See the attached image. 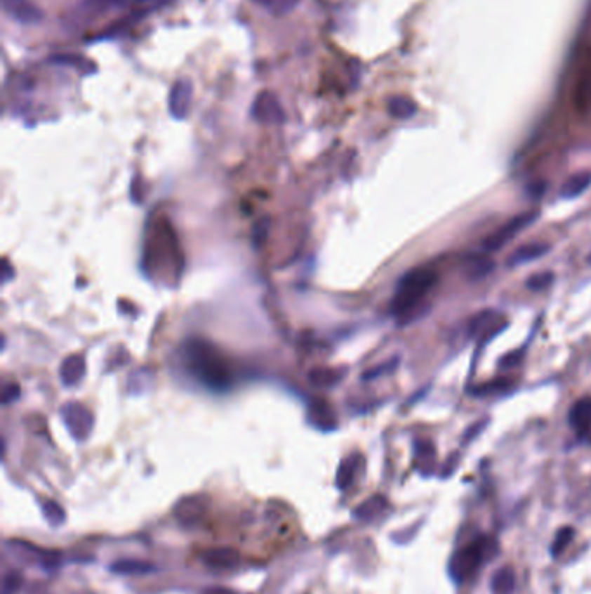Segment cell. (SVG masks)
<instances>
[{
  "label": "cell",
  "mask_w": 591,
  "mask_h": 594,
  "mask_svg": "<svg viewBox=\"0 0 591 594\" xmlns=\"http://www.w3.org/2000/svg\"><path fill=\"white\" fill-rule=\"evenodd\" d=\"M142 271L154 282L175 285L182 276L184 256L175 230L167 217H160L150 226L142 249Z\"/></svg>",
  "instance_id": "obj_1"
},
{
  "label": "cell",
  "mask_w": 591,
  "mask_h": 594,
  "mask_svg": "<svg viewBox=\"0 0 591 594\" xmlns=\"http://www.w3.org/2000/svg\"><path fill=\"white\" fill-rule=\"evenodd\" d=\"M182 360L186 370L205 387L225 391L232 385V372L223 353L205 339L193 337L184 342Z\"/></svg>",
  "instance_id": "obj_2"
},
{
  "label": "cell",
  "mask_w": 591,
  "mask_h": 594,
  "mask_svg": "<svg viewBox=\"0 0 591 594\" xmlns=\"http://www.w3.org/2000/svg\"><path fill=\"white\" fill-rule=\"evenodd\" d=\"M435 280H437L435 271L427 268H416L406 273L397 283L392 304H390V313L399 318H408L422 304L423 299L435 285Z\"/></svg>",
  "instance_id": "obj_3"
},
{
  "label": "cell",
  "mask_w": 591,
  "mask_h": 594,
  "mask_svg": "<svg viewBox=\"0 0 591 594\" xmlns=\"http://www.w3.org/2000/svg\"><path fill=\"white\" fill-rule=\"evenodd\" d=\"M164 2L165 0H80L68 14V18L73 27L80 28L88 23H95L112 13H120V11H128V13L147 11L150 13Z\"/></svg>",
  "instance_id": "obj_4"
},
{
  "label": "cell",
  "mask_w": 591,
  "mask_h": 594,
  "mask_svg": "<svg viewBox=\"0 0 591 594\" xmlns=\"http://www.w3.org/2000/svg\"><path fill=\"white\" fill-rule=\"evenodd\" d=\"M489 538H480L474 544L461 548L453 555L449 562V574L456 582H463L470 579L472 575L477 572L480 563L486 560L487 549L486 545L489 544Z\"/></svg>",
  "instance_id": "obj_5"
},
{
  "label": "cell",
  "mask_w": 591,
  "mask_h": 594,
  "mask_svg": "<svg viewBox=\"0 0 591 594\" xmlns=\"http://www.w3.org/2000/svg\"><path fill=\"white\" fill-rule=\"evenodd\" d=\"M539 217L538 210H529V212H522L519 216L512 217L508 223H505L500 230L494 231L493 235H489L486 240H484L482 247L487 252H494V250H500L501 247H505L510 240H513L519 233H522L527 226L534 223Z\"/></svg>",
  "instance_id": "obj_6"
},
{
  "label": "cell",
  "mask_w": 591,
  "mask_h": 594,
  "mask_svg": "<svg viewBox=\"0 0 591 594\" xmlns=\"http://www.w3.org/2000/svg\"><path fill=\"white\" fill-rule=\"evenodd\" d=\"M61 417L69 434L77 441H84L91 437L92 430H94V414L84 403H79V401L65 403L61 408Z\"/></svg>",
  "instance_id": "obj_7"
},
{
  "label": "cell",
  "mask_w": 591,
  "mask_h": 594,
  "mask_svg": "<svg viewBox=\"0 0 591 594\" xmlns=\"http://www.w3.org/2000/svg\"><path fill=\"white\" fill-rule=\"evenodd\" d=\"M252 117L258 124L278 125L283 124L286 115L281 106V101L272 91H262L255 96L252 105Z\"/></svg>",
  "instance_id": "obj_8"
},
{
  "label": "cell",
  "mask_w": 591,
  "mask_h": 594,
  "mask_svg": "<svg viewBox=\"0 0 591 594\" xmlns=\"http://www.w3.org/2000/svg\"><path fill=\"white\" fill-rule=\"evenodd\" d=\"M193 84L187 79L175 80L168 94V112L175 120H184L191 112Z\"/></svg>",
  "instance_id": "obj_9"
},
{
  "label": "cell",
  "mask_w": 591,
  "mask_h": 594,
  "mask_svg": "<svg viewBox=\"0 0 591 594\" xmlns=\"http://www.w3.org/2000/svg\"><path fill=\"white\" fill-rule=\"evenodd\" d=\"M206 511H208V503L205 497L193 496L180 499L173 508V515H175L177 522L184 527H194L205 518Z\"/></svg>",
  "instance_id": "obj_10"
},
{
  "label": "cell",
  "mask_w": 591,
  "mask_h": 594,
  "mask_svg": "<svg viewBox=\"0 0 591 594\" xmlns=\"http://www.w3.org/2000/svg\"><path fill=\"white\" fill-rule=\"evenodd\" d=\"M307 420L319 431L337 430V415H335L333 407L323 398L310 401L307 407Z\"/></svg>",
  "instance_id": "obj_11"
},
{
  "label": "cell",
  "mask_w": 591,
  "mask_h": 594,
  "mask_svg": "<svg viewBox=\"0 0 591 594\" xmlns=\"http://www.w3.org/2000/svg\"><path fill=\"white\" fill-rule=\"evenodd\" d=\"M2 7L18 23L33 25L44 18L42 11L32 0H2Z\"/></svg>",
  "instance_id": "obj_12"
},
{
  "label": "cell",
  "mask_w": 591,
  "mask_h": 594,
  "mask_svg": "<svg viewBox=\"0 0 591 594\" xmlns=\"http://www.w3.org/2000/svg\"><path fill=\"white\" fill-rule=\"evenodd\" d=\"M85 370H87V367H85V358L84 355L77 353V355H69L68 358L62 360L61 368H59V377H61V382L65 386H75L82 381Z\"/></svg>",
  "instance_id": "obj_13"
},
{
  "label": "cell",
  "mask_w": 591,
  "mask_h": 594,
  "mask_svg": "<svg viewBox=\"0 0 591 594\" xmlns=\"http://www.w3.org/2000/svg\"><path fill=\"white\" fill-rule=\"evenodd\" d=\"M546 252H550L548 243L543 242H534V243H526V245H520L519 249H515L512 252V256L508 257V266H520V264L531 263V261H538L545 256Z\"/></svg>",
  "instance_id": "obj_14"
},
{
  "label": "cell",
  "mask_w": 591,
  "mask_h": 594,
  "mask_svg": "<svg viewBox=\"0 0 591 594\" xmlns=\"http://www.w3.org/2000/svg\"><path fill=\"white\" fill-rule=\"evenodd\" d=\"M569 424L581 434L591 430V396L581 398L572 405L569 412Z\"/></svg>",
  "instance_id": "obj_15"
},
{
  "label": "cell",
  "mask_w": 591,
  "mask_h": 594,
  "mask_svg": "<svg viewBox=\"0 0 591 594\" xmlns=\"http://www.w3.org/2000/svg\"><path fill=\"white\" fill-rule=\"evenodd\" d=\"M389 508V503L383 496H371L369 499L364 501L357 505L352 511V516L359 522H373V519L380 518V516L385 512V509Z\"/></svg>",
  "instance_id": "obj_16"
},
{
  "label": "cell",
  "mask_w": 591,
  "mask_h": 594,
  "mask_svg": "<svg viewBox=\"0 0 591 594\" xmlns=\"http://www.w3.org/2000/svg\"><path fill=\"white\" fill-rule=\"evenodd\" d=\"M203 562L215 568H231L239 562V553L232 548H212L203 553Z\"/></svg>",
  "instance_id": "obj_17"
},
{
  "label": "cell",
  "mask_w": 591,
  "mask_h": 594,
  "mask_svg": "<svg viewBox=\"0 0 591 594\" xmlns=\"http://www.w3.org/2000/svg\"><path fill=\"white\" fill-rule=\"evenodd\" d=\"M361 460H363V457L359 453H352V456H349L340 463L337 478H335V483H337L340 490H347L352 485L357 476V471H359Z\"/></svg>",
  "instance_id": "obj_18"
},
{
  "label": "cell",
  "mask_w": 591,
  "mask_h": 594,
  "mask_svg": "<svg viewBox=\"0 0 591 594\" xmlns=\"http://www.w3.org/2000/svg\"><path fill=\"white\" fill-rule=\"evenodd\" d=\"M347 374V368H326L317 367L307 374L309 382L316 387H333L337 386Z\"/></svg>",
  "instance_id": "obj_19"
},
{
  "label": "cell",
  "mask_w": 591,
  "mask_h": 594,
  "mask_svg": "<svg viewBox=\"0 0 591 594\" xmlns=\"http://www.w3.org/2000/svg\"><path fill=\"white\" fill-rule=\"evenodd\" d=\"M590 186H591V171H581L565 181V183L562 184V190H560V195H562V198H565V200H571V198H576V197H579V195L585 193Z\"/></svg>",
  "instance_id": "obj_20"
},
{
  "label": "cell",
  "mask_w": 591,
  "mask_h": 594,
  "mask_svg": "<svg viewBox=\"0 0 591 594\" xmlns=\"http://www.w3.org/2000/svg\"><path fill=\"white\" fill-rule=\"evenodd\" d=\"M109 570L120 575H144L154 570V564L142 560H118L114 562Z\"/></svg>",
  "instance_id": "obj_21"
},
{
  "label": "cell",
  "mask_w": 591,
  "mask_h": 594,
  "mask_svg": "<svg viewBox=\"0 0 591 594\" xmlns=\"http://www.w3.org/2000/svg\"><path fill=\"white\" fill-rule=\"evenodd\" d=\"M491 589L494 594H512L515 591V574L512 568H500L491 579Z\"/></svg>",
  "instance_id": "obj_22"
},
{
  "label": "cell",
  "mask_w": 591,
  "mask_h": 594,
  "mask_svg": "<svg viewBox=\"0 0 591 594\" xmlns=\"http://www.w3.org/2000/svg\"><path fill=\"white\" fill-rule=\"evenodd\" d=\"M389 113L394 119H411L416 113V105L413 99L406 98V96H394L389 99Z\"/></svg>",
  "instance_id": "obj_23"
},
{
  "label": "cell",
  "mask_w": 591,
  "mask_h": 594,
  "mask_svg": "<svg viewBox=\"0 0 591 594\" xmlns=\"http://www.w3.org/2000/svg\"><path fill=\"white\" fill-rule=\"evenodd\" d=\"M498 320H500V315H498L496 311H493V309H486V311L479 313L470 322V334L479 335L482 334V332H491L498 325Z\"/></svg>",
  "instance_id": "obj_24"
},
{
  "label": "cell",
  "mask_w": 591,
  "mask_h": 594,
  "mask_svg": "<svg viewBox=\"0 0 591 594\" xmlns=\"http://www.w3.org/2000/svg\"><path fill=\"white\" fill-rule=\"evenodd\" d=\"M252 2L274 16H284V14L291 13L300 4V0H252Z\"/></svg>",
  "instance_id": "obj_25"
},
{
  "label": "cell",
  "mask_w": 591,
  "mask_h": 594,
  "mask_svg": "<svg viewBox=\"0 0 591 594\" xmlns=\"http://www.w3.org/2000/svg\"><path fill=\"white\" fill-rule=\"evenodd\" d=\"M416 460L423 463V473L428 474L430 467L435 464V446L430 440H418L415 444Z\"/></svg>",
  "instance_id": "obj_26"
},
{
  "label": "cell",
  "mask_w": 591,
  "mask_h": 594,
  "mask_svg": "<svg viewBox=\"0 0 591 594\" xmlns=\"http://www.w3.org/2000/svg\"><path fill=\"white\" fill-rule=\"evenodd\" d=\"M42 509H44V516H46V519L49 522V525L59 527L65 523L66 512L58 503H54V501H44Z\"/></svg>",
  "instance_id": "obj_27"
},
{
  "label": "cell",
  "mask_w": 591,
  "mask_h": 594,
  "mask_svg": "<svg viewBox=\"0 0 591 594\" xmlns=\"http://www.w3.org/2000/svg\"><path fill=\"white\" fill-rule=\"evenodd\" d=\"M574 534L576 532H574V529H572V527H565V529L559 530V532H557L555 541H553V544H552V555H553V558H559V556L562 555L565 549H567V545L571 544V541H572V537H574Z\"/></svg>",
  "instance_id": "obj_28"
},
{
  "label": "cell",
  "mask_w": 591,
  "mask_h": 594,
  "mask_svg": "<svg viewBox=\"0 0 591 594\" xmlns=\"http://www.w3.org/2000/svg\"><path fill=\"white\" fill-rule=\"evenodd\" d=\"M553 278H555V275H553L552 271L536 273V275L529 276V278H527L526 285H527V289H529V290H534V292H539V290L548 289V287L552 285Z\"/></svg>",
  "instance_id": "obj_29"
},
{
  "label": "cell",
  "mask_w": 591,
  "mask_h": 594,
  "mask_svg": "<svg viewBox=\"0 0 591 594\" xmlns=\"http://www.w3.org/2000/svg\"><path fill=\"white\" fill-rule=\"evenodd\" d=\"M508 379H498V381H493V382H486V385H480V386H475L474 389H472V393L477 394V396H486V394H493V393H500V391L507 389L508 387Z\"/></svg>",
  "instance_id": "obj_30"
},
{
  "label": "cell",
  "mask_w": 591,
  "mask_h": 594,
  "mask_svg": "<svg viewBox=\"0 0 591 594\" xmlns=\"http://www.w3.org/2000/svg\"><path fill=\"white\" fill-rule=\"evenodd\" d=\"M21 586H23V575H21L20 572H9V574L4 577L2 594H16L20 591Z\"/></svg>",
  "instance_id": "obj_31"
},
{
  "label": "cell",
  "mask_w": 591,
  "mask_h": 594,
  "mask_svg": "<svg viewBox=\"0 0 591 594\" xmlns=\"http://www.w3.org/2000/svg\"><path fill=\"white\" fill-rule=\"evenodd\" d=\"M397 363H399V358H394V360L387 361V363H383V365H378V367H375L373 370L366 372V374L363 375V379L364 381H371V379L380 377V375L390 374V372H394L395 368H397Z\"/></svg>",
  "instance_id": "obj_32"
},
{
  "label": "cell",
  "mask_w": 591,
  "mask_h": 594,
  "mask_svg": "<svg viewBox=\"0 0 591 594\" xmlns=\"http://www.w3.org/2000/svg\"><path fill=\"white\" fill-rule=\"evenodd\" d=\"M21 394V387L18 382H9V385L4 386L2 389V405H9L13 401H16Z\"/></svg>",
  "instance_id": "obj_33"
},
{
  "label": "cell",
  "mask_w": 591,
  "mask_h": 594,
  "mask_svg": "<svg viewBox=\"0 0 591 594\" xmlns=\"http://www.w3.org/2000/svg\"><path fill=\"white\" fill-rule=\"evenodd\" d=\"M520 360H522V351H520V349H517V351L508 353V355H505L503 358H501L500 367L501 368H512V367H515V365L519 363Z\"/></svg>",
  "instance_id": "obj_34"
},
{
  "label": "cell",
  "mask_w": 591,
  "mask_h": 594,
  "mask_svg": "<svg viewBox=\"0 0 591 594\" xmlns=\"http://www.w3.org/2000/svg\"><path fill=\"white\" fill-rule=\"evenodd\" d=\"M264 223H265V219H262L260 223L257 224V226H255V231H253V242H255V245H258V243H262L265 240V235H267V231H269V224L267 226L264 228V230H262V226H264Z\"/></svg>",
  "instance_id": "obj_35"
},
{
  "label": "cell",
  "mask_w": 591,
  "mask_h": 594,
  "mask_svg": "<svg viewBox=\"0 0 591 594\" xmlns=\"http://www.w3.org/2000/svg\"><path fill=\"white\" fill-rule=\"evenodd\" d=\"M486 420H480V422H477V424H474V426L470 427V430L467 431V441L468 440H472V438H475L477 437V433H480V431L484 430V427H486Z\"/></svg>",
  "instance_id": "obj_36"
},
{
  "label": "cell",
  "mask_w": 591,
  "mask_h": 594,
  "mask_svg": "<svg viewBox=\"0 0 591 594\" xmlns=\"http://www.w3.org/2000/svg\"><path fill=\"white\" fill-rule=\"evenodd\" d=\"M2 264H4V269H2V283H7L14 276V271H13V268H11L9 259H4Z\"/></svg>",
  "instance_id": "obj_37"
},
{
  "label": "cell",
  "mask_w": 591,
  "mask_h": 594,
  "mask_svg": "<svg viewBox=\"0 0 591 594\" xmlns=\"http://www.w3.org/2000/svg\"><path fill=\"white\" fill-rule=\"evenodd\" d=\"M203 594H236V593L227 588H210L208 591H205Z\"/></svg>",
  "instance_id": "obj_38"
}]
</instances>
